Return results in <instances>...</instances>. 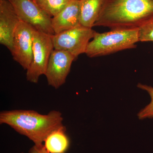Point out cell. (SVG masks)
<instances>
[{"label":"cell","mask_w":153,"mask_h":153,"mask_svg":"<svg viewBox=\"0 0 153 153\" xmlns=\"http://www.w3.org/2000/svg\"><path fill=\"white\" fill-rule=\"evenodd\" d=\"M63 120L62 114L55 110L47 114L26 110L4 111L0 113L1 124L10 126L37 146L43 144L52 131L63 126Z\"/></svg>","instance_id":"1"},{"label":"cell","mask_w":153,"mask_h":153,"mask_svg":"<svg viewBox=\"0 0 153 153\" xmlns=\"http://www.w3.org/2000/svg\"><path fill=\"white\" fill-rule=\"evenodd\" d=\"M153 18V0H105L94 27L139 28Z\"/></svg>","instance_id":"2"},{"label":"cell","mask_w":153,"mask_h":153,"mask_svg":"<svg viewBox=\"0 0 153 153\" xmlns=\"http://www.w3.org/2000/svg\"><path fill=\"white\" fill-rule=\"evenodd\" d=\"M138 42V28L114 29L101 33L96 32L92 41L88 43L85 54L89 57L105 56L135 48Z\"/></svg>","instance_id":"3"},{"label":"cell","mask_w":153,"mask_h":153,"mask_svg":"<svg viewBox=\"0 0 153 153\" xmlns=\"http://www.w3.org/2000/svg\"><path fill=\"white\" fill-rule=\"evenodd\" d=\"M52 36L34 31L33 60L26 73V78L29 82L37 83L40 76L46 73L50 55L54 49Z\"/></svg>","instance_id":"4"},{"label":"cell","mask_w":153,"mask_h":153,"mask_svg":"<svg viewBox=\"0 0 153 153\" xmlns=\"http://www.w3.org/2000/svg\"><path fill=\"white\" fill-rule=\"evenodd\" d=\"M96 32L82 25L55 34L52 36L54 49L67 51L75 58L85 53L88 43Z\"/></svg>","instance_id":"5"},{"label":"cell","mask_w":153,"mask_h":153,"mask_svg":"<svg viewBox=\"0 0 153 153\" xmlns=\"http://www.w3.org/2000/svg\"><path fill=\"white\" fill-rule=\"evenodd\" d=\"M21 21L35 30L52 36L55 35L52 18L33 0H8Z\"/></svg>","instance_id":"6"},{"label":"cell","mask_w":153,"mask_h":153,"mask_svg":"<svg viewBox=\"0 0 153 153\" xmlns=\"http://www.w3.org/2000/svg\"><path fill=\"white\" fill-rule=\"evenodd\" d=\"M35 30L31 25L20 21L14 34L13 49L11 53L14 60L26 70L33 60Z\"/></svg>","instance_id":"7"},{"label":"cell","mask_w":153,"mask_h":153,"mask_svg":"<svg viewBox=\"0 0 153 153\" xmlns=\"http://www.w3.org/2000/svg\"><path fill=\"white\" fill-rule=\"evenodd\" d=\"M75 59L69 52L54 49L50 55L45 74L49 85L55 89L63 85Z\"/></svg>","instance_id":"8"},{"label":"cell","mask_w":153,"mask_h":153,"mask_svg":"<svg viewBox=\"0 0 153 153\" xmlns=\"http://www.w3.org/2000/svg\"><path fill=\"white\" fill-rule=\"evenodd\" d=\"M20 19L8 0H0V43L11 52Z\"/></svg>","instance_id":"9"},{"label":"cell","mask_w":153,"mask_h":153,"mask_svg":"<svg viewBox=\"0 0 153 153\" xmlns=\"http://www.w3.org/2000/svg\"><path fill=\"white\" fill-rule=\"evenodd\" d=\"M81 0H71L57 16L52 18V26L55 34L80 25Z\"/></svg>","instance_id":"10"},{"label":"cell","mask_w":153,"mask_h":153,"mask_svg":"<svg viewBox=\"0 0 153 153\" xmlns=\"http://www.w3.org/2000/svg\"><path fill=\"white\" fill-rule=\"evenodd\" d=\"M80 25L87 27H94L105 0H81Z\"/></svg>","instance_id":"11"},{"label":"cell","mask_w":153,"mask_h":153,"mask_svg":"<svg viewBox=\"0 0 153 153\" xmlns=\"http://www.w3.org/2000/svg\"><path fill=\"white\" fill-rule=\"evenodd\" d=\"M65 126L52 131L44 141L46 149L50 153H65L69 146V140Z\"/></svg>","instance_id":"12"},{"label":"cell","mask_w":153,"mask_h":153,"mask_svg":"<svg viewBox=\"0 0 153 153\" xmlns=\"http://www.w3.org/2000/svg\"><path fill=\"white\" fill-rule=\"evenodd\" d=\"M71 0H43L38 5L50 17L57 16Z\"/></svg>","instance_id":"13"},{"label":"cell","mask_w":153,"mask_h":153,"mask_svg":"<svg viewBox=\"0 0 153 153\" xmlns=\"http://www.w3.org/2000/svg\"><path fill=\"white\" fill-rule=\"evenodd\" d=\"M138 87L146 91L150 95L151 101L150 103L147 105L145 108L141 110L139 113L138 116L140 120L144 119L147 118L153 117V87L139 83Z\"/></svg>","instance_id":"14"},{"label":"cell","mask_w":153,"mask_h":153,"mask_svg":"<svg viewBox=\"0 0 153 153\" xmlns=\"http://www.w3.org/2000/svg\"><path fill=\"white\" fill-rule=\"evenodd\" d=\"M139 40L141 42H153V18L138 28Z\"/></svg>","instance_id":"15"},{"label":"cell","mask_w":153,"mask_h":153,"mask_svg":"<svg viewBox=\"0 0 153 153\" xmlns=\"http://www.w3.org/2000/svg\"><path fill=\"white\" fill-rule=\"evenodd\" d=\"M29 153H50L46 149L44 145H34L30 149Z\"/></svg>","instance_id":"16"},{"label":"cell","mask_w":153,"mask_h":153,"mask_svg":"<svg viewBox=\"0 0 153 153\" xmlns=\"http://www.w3.org/2000/svg\"><path fill=\"white\" fill-rule=\"evenodd\" d=\"M43 1V0H35V1H34V2H35L36 3V4H39V3H41V2L42 1Z\"/></svg>","instance_id":"17"},{"label":"cell","mask_w":153,"mask_h":153,"mask_svg":"<svg viewBox=\"0 0 153 153\" xmlns=\"http://www.w3.org/2000/svg\"><path fill=\"white\" fill-rule=\"evenodd\" d=\"M33 1H35V0H33Z\"/></svg>","instance_id":"18"}]
</instances>
